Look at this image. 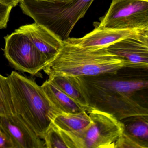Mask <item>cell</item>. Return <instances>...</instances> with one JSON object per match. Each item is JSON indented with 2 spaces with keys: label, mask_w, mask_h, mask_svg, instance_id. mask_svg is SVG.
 I'll list each match as a JSON object with an SVG mask.
<instances>
[{
  "label": "cell",
  "mask_w": 148,
  "mask_h": 148,
  "mask_svg": "<svg viewBox=\"0 0 148 148\" xmlns=\"http://www.w3.org/2000/svg\"><path fill=\"white\" fill-rule=\"evenodd\" d=\"M19 29L27 34L48 62L55 57L63 45V41L59 38L35 22L22 26Z\"/></svg>",
  "instance_id": "obj_11"
},
{
  "label": "cell",
  "mask_w": 148,
  "mask_h": 148,
  "mask_svg": "<svg viewBox=\"0 0 148 148\" xmlns=\"http://www.w3.org/2000/svg\"><path fill=\"white\" fill-rule=\"evenodd\" d=\"M94 0L65 2L20 0L23 13L45 27L62 41L69 38L75 25L84 18Z\"/></svg>",
  "instance_id": "obj_4"
},
{
  "label": "cell",
  "mask_w": 148,
  "mask_h": 148,
  "mask_svg": "<svg viewBox=\"0 0 148 148\" xmlns=\"http://www.w3.org/2000/svg\"><path fill=\"white\" fill-rule=\"evenodd\" d=\"M126 68L148 69V31L119 40L106 47Z\"/></svg>",
  "instance_id": "obj_8"
},
{
  "label": "cell",
  "mask_w": 148,
  "mask_h": 148,
  "mask_svg": "<svg viewBox=\"0 0 148 148\" xmlns=\"http://www.w3.org/2000/svg\"><path fill=\"white\" fill-rule=\"evenodd\" d=\"M0 148H14L13 145L8 137L0 129Z\"/></svg>",
  "instance_id": "obj_20"
},
{
  "label": "cell",
  "mask_w": 148,
  "mask_h": 148,
  "mask_svg": "<svg viewBox=\"0 0 148 148\" xmlns=\"http://www.w3.org/2000/svg\"><path fill=\"white\" fill-rule=\"evenodd\" d=\"M148 116H136L121 120L124 131L138 140L148 144Z\"/></svg>",
  "instance_id": "obj_15"
},
{
  "label": "cell",
  "mask_w": 148,
  "mask_h": 148,
  "mask_svg": "<svg viewBox=\"0 0 148 148\" xmlns=\"http://www.w3.org/2000/svg\"><path fill=\"white\" fill-rule=\"evenodd\" d=\"M145 31L148 30L111 29L97 25L93 31L82 38H69L65 41L84 47H107L119 40Z\"/></svg>",
  "instance_id": "obj_10"
},
{
  "label": "cell",
  "mask_w": 148,
  "mask_h": 148,
  "mask_svg": "<svg viewBox=\"0 0 148 148\" xmlns=\"http://www.w3.org/2000/svg\"><path fill=\"white\" fill-rule=\"evenodd\" d=\"M48 79L76 102L89 110L90 107L80 90L77 77L58 75L49 77Z\"/></svg>",
  "instance_id": "obj_14"
},
{
  "label": "cell",
  "mask_w": 148,
  "mask_h": 148,
  "mask_svg": "<svg viewBox=\"0 0 148 148\" xmlns=\"http://www.w3.org/2000/svg\"><path fill=\"white\" fill-rule=\"evenodd\" d=\"M0 129L10 138L14 148H46L44 140L16 113L0 115Z\"/></svg>",
  "instance_id": "obj_9"
},
{
  "label": "cell",
  "mask_w": 148,
  "mask_h": 148,
  "mask_svg": "<svg viewBox=\"0 0 148 148\" xmlns=\"http://www.w3.org/2000/svg\"><path fill=\"white\" fill-rule=\"evenodd\" d=\"M40 1H58V2H65L71 1V0H40Z\"/></svg>",
  "instance_id": "obj_22"
},
{
  "label": "cell",
  "mask_w": 148,
  "mask_h": 148,
  "mask_svg": "<svg viewBox=\"0 0 148 148\" xmlns=\"http://www.w3.org/2000/svg\"><path fill=\"white\" fill-rule=\"evenodd\" d=\"M91 122L90 117L86 111L75 113L62 112L57 115L53 121L59 129L67 132L83 130Z\"/></svg>",
  "instance_id": "obj_13"
},
{
  "label": "cell",
  "mask_w": 148,
  "mask_h": 148,
  "mask_svg": "<svg viewBox=\"0 0 148 148\" xmlns=\"http://www.w3.org/2000/svg\"><path fill=\"white\" fill-rule=\"evenodd\" d=\"M115 148H148V144L138 140L123 131L115 143Z\"/></svg>",
  "instance_id": "obj_18"
},
{
  "label": "cell",
  "mask_w": 148,
  "mask_h": 148,
  "mask_svg": "<svg viewBox=\"0 0 148 148\" xmlns=\"http://www.w3.org/2000/svg\"><path fill=\"white\" fill-rule=\"evenodd\" d=\"M5 39V56L16 70L35 75L48 63L27 34L19 28Z\"/></svg>",
  "instance_id": "obj_6"
},
{
  "label": "cell",
  "mask_w": 148,
  "mask_h": 148,
  "mask_svg": "<svg viewBox=\"0 0 148 148\" xmlns=\"http://www.w3.org/2000/svg\"><path fill=\"white\" fill-rule=\"evenodd\" d=\"M13 8L3 5L0 2V29L5 28L7 26L9 15Z\"/></svg>",
  "instance_id": "obj_19"
},
{
  "label": "cell",
  "mask_w": 148,
  "mask_h": 148,
  "mask_svg": "<svg viewBox=\"0 0 148 148\" xmlns=\"http://www.w3.org/2000/svg\"><path fill=\"white\" fill-rule=\"evenodd\" d=\"M76 77L89 107L110 113L120 121L148 116L147 107L134 97L148 88V69L123 67L112 72Z\"/></svg>",
  "instance_id": "obj_1"
},
{
  "label": "cell",
  "mask_w": 148,
  "mask_h": 148,
  "mask_svg": "<svg viewBox=\"0 0 148 148\" xmlns=\"http://www.w3.org/2000/svg\"><path fill=\"white\" fill-rule=\"evenodd\" d=\"M7 78L15 113L43 139L54 118L62 112L34 80L14 71Z\"/></svg>",
  "instance_id": "obj_3"
},
{
  "label": "cell",
  "mask_w": 148,
  "mask_h": 148,
  "mask_svg": "<svg viewBox=\"0 0 148 148\" xmlns=\"http://www.w3.org/2000/svg\"><path fill=\"white\" fill-rule=\"evenodd\" d=\"M106 47H84L63 41L60 50L43 71L49 77H84L112 72L124 67L122 60Z\"/></svg>",
  "instance_id": "obj_2"
},
{
  "label": "cell",
  "mask_w": 148,
  "mask_h": 148,
  "mask_svg": "<svg viewBox=\"0 0 148 148\" xmlns=\"http://www.w3.org/2000/svg\"><path fill=\"white\" fill-rule=\"evenodd\" d=\"M97 26L111 29L148 30V0H112Z\"/></svg>",
  "instance_id": "obj_7"
},
{
  "label": "cell",
  "mask_w": 148,
  "mask_h": 148,
  "mask_svg": "<svg viewBox=\"0 0 148 148\" xmlns=\"http://www.w3.org/2000/svg\"><path fill=\"white\" fill-rule=\"evenodd\" d=\"M43 139L46 148H68L60 130L53 122L46 132Z\"/></svg>",
  "instance_id": "obj_17"
},
{
  "label": "cell",
  "mask_w": 148,
  "mask_h": 148,
  "mask_svg": "<svg viewBox=\"0 0 148 148\" xmlns=\"http://www.w3.org/2000/svg\"><path fill=\"white\" fill-rule=\"evenodd\" d=\"M90 125L79 131L60 130L68 148H115L124 130L122 121L111 114L90 107Z\"/></svg>",
  "instance_id": "obj_5"
},
{
  "label": "cell",
  "mask_w": 148,
  "mask_h": 148,
  "mask_svg": "<svg viewBox=\"0 0 148 148\" xmlns=\"http://www.w3.org/2000/svg\"><path fill=\"white\" fill-rule=\"evenodd\" d=\"M15 114L7 78L0 74V115Z\"/></svg>",
  "instance_id": "obj_16"
},
{
  "label": "cell",
  "mask_w": 148,
  "mask_h": 148,
  "mask_svg": "<svg viewBox=\"0 0 148 148\" xmlns=\"http://www.w3.org/2000/svg\"><path fill=\"white\" fill-rule=\"evenodd\" d=\"M20 1V0H0V2L3 5L13 8L16 6Z\"/></svg>",
  "instance_id": "obj_21"
},
{
  "label": "cell",
  "mask_w": 148,
  "mask_h": 148,
  "mask_svg": "<svg viewBox=\"0 0 148 148\" xmlns=\"http://www.w3.org/2000/svg\"><path fill=\"white\" fill-rule=\"evenodd\" d=\"M41 86L48 99L61 112L75 113L88 110L87 108L76 102L49 79L44 82Z\"/></svg>",
  "instance_id": "obj_12"
}]
</instances>
